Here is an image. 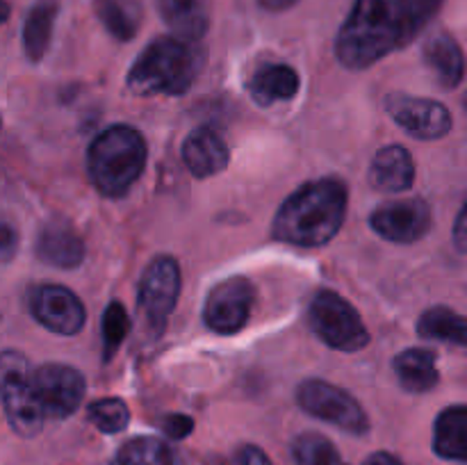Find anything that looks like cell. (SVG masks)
Wrapping results in <instances>:
<instances>
[{
    "label": "cell",
    "mask_w": 467,
    "mask_h": 465,
    "mask_svg": "<svg viewBox=\"0 0 467 465\" xmlns=\"http://www.w3.org/2000/svg\"><path fill=\"white\" fill-rule=\"evenodd\" d=\"M369 226L383 240L410 244L422 240L431 228V208L422 199H401L381 205L369 217Z\"/></svg>",
    "instance_id": "12"
},
{
    "label": "cell",
    "mask_w": 467,
    "mask_h": 465,
    "mask_svg": "<svg viewBox=\"0 0 467 465\" xmlns=\"http://www.w3.org/2000/svg\"><path fill=\"white\" fill-rule=\"evenodd\" d=\"M16 244H18L16 231H14L9 223H3V244H0V251H3L5 263H9V260H12L14 251H16Z\"/></svg>",
    "instance_id": "32"
},
{
    "label": "cell",
    "mask_w": 467,
    "mask_h": 465,
    "mask_svg": "<svg viewBox=\"0 0 467 465\" xmlns=\"http://www.w3.org/2000/svg\"><path fill=\"white\" fill-rule=\"evenodd\" d=\"M418 333L424 340H438L467 351V319L445 305L424 310L418 322Z\"/></svg>",
    "instance_id": "22"
},
{
    "label": "cell",
    "mask_w": 467,
    "mask_h": 465,
    "mask_svg": "<svg viewBox=\"0 0 467 465\" xmlns=\"http://www.w3.org/2000/svg\"><path fill=\"white\" fill-rule=\"evenodd\" d=\"M228 146L217 130L196 128L182 141V160L196 178H210L228 167Z\"/></svg>",
    "instance_id": "14"
},
{
    "label": "cell",
    "mask_w": 467,
    "mask_h": 465,
    "mask_svg": "<svg viewBox=\"0 0 467 465\" xmlns=\"http://www.w3.org/2000/svg\"><path fill=\"white\" fill-rule=\"evenodd\" d=\"M119 465H178V456L158 438H135L119 451Z\"/></svg>",
    "instance_id": "25"
},
{
    "label": "cell",
    "mask_w": 467,
    "mask_h": 465,
    "mask_svg": "<svg viewBox=\"0 0 467 465\" xmlns=\"http://www.w3.org/2000/svg\"><path fill=\"white\" fill-rule=\"evenodd\" d=\"M57 12V0H39L27 14L26 26H23V48H26V55L32 62H39L46 50H48Z\"/></svg>",
    "instance_id": "24"
},
{
    "label": "cell",
    "mask_w": 467,
    "mask_h": 465,
    "mask_svg": "<svg viewBox=\"0 0 467 465\" xmlns=\"http://www.w3.org/2000/svg\"><path fill=\"white\" fill-rule=\"evenodd\" d=\"M299 91V73L287 64H267L260 67L249 80V94L258 105H274L292 100Z\"/></svg>",
    "instance_id": "18"
},
{
    "label": "cell",
    "mask_w": 467,
    "mask_h": 465,
    "mask_svg": "<svg viewBox=\"0 0 467 465\" xmlns=\"http://www.w3.org/2000/svg\"><path fill=\"white\" fill-rule=\"evenodd\" d=\"M3 408L9 427L23 438H32L41 431L46 410L35 390L27 363L16 351H5L3 360Z\"/></svg>",
    "instance_id": "6"
},
{
    "label": "cell",
    "mask_w": 467,
    "mask_h": 465,
    "mask_svg": "<svg viewBox=\"0 0 467 465\" xmlns=\"http://www.w3.org/2000/svg\"><path fill=\"white\" fill-rule=\"evenodd\" d=\"M433 451L442 459L467 463V406H450L436 418Z\"/></svg>",
    "instance_id": "20"
},
{
    "label": "cell",
    "mask_w": 467,
    "mask_h": 465,
    "mask_svg": "<svg viewBox=\"0 0 467 465\" xmlns=\"http://www.w3.org/2000/svg\"><path fill=\"white\" fill-rule=\"evenodd\" d=\"M30 308L36 322L57 336H76L85 326V305L64 285H41L30 294Z\"/></svg>",
    "instance_id": "13"
},
{
    "label": "cell",
    "mask_w": 467,
    "mask_h": 465,
    "mask_svg": "<svg viewBox=\"0 0 467 465\" xmlns=\"http://www.w3.org/2000/svg\"><path fill=\"white\" fill-rule=\"evenodd\" d=\"M240 465H272V460L260 447L246 445L240 451Z\"/></svg>",
    "instance_id": "31"
},
{
    "label": "cell",
    "mask_w": 467,
    "mask_h": 465,
    "mask_svg": "<svg viewBox=\"0 0 467 465\" xmlns=\"http://www.w3.org/2000/svg\"><path fill=\"white\" fill-rule=\"evenodd\" d=\"M89 419L99 431L103 433H121L130 422V410L117 397L99 399L89 406Z\"/></svg>",
    "instance_id": "27"
},
{
    "label": "cell",
    "mask_w": 467,
    "mask_h": 465,
    "mask_svg": "<svg viewBox=\"0 0 467 465\" xmlns=\"http://www.w3.org/2000/svg\"><path fill=\"white\" fill-rule=\"evenodd\" d=\"M254 301L255 287L251 281L242 276L222 281L210 290L208 299H205V324L222 336H233V333L242 331L244 324L249 322Z\"/></svg>",
    "instance_id": "9"
},
{
    "label": "cell",
    "mask_w": 467,
    "mask_h": 465,
    "mask_svg": "<svg viewBox=\"0 0 467 465\" xmlns=\"http://www.w3.org/2000/svg\"><path fill=\"white\" fill-rule=\"evenodd\" d=\"M386 109L397 126L418 140H441L451 130V114L442 103L431 98H420L409 94H390Z\"/></svg>",
    "instance_id": "11"
},
{
    "label": "cell",
    "mask_w": 467,
    "mask_h": 465,
    "mask_svg": "<svg viewBox=\"0 0 467 465\" xmlns=\"http://www.w3.org/2000/svg\"><path fill=\"white\" fill-rule=\"evenodd\" d=\"M162 429L169 438H173V440H182V438L190 436L192 429H194V419L181 413H171L162 419Z\"/></svg>",
    "instance_id": "29"
},
{
    "label": "cell",
    "mask_w": 467,
    "mask_h": 465,
    "mask_svg": "<svg viewBox=\"0 0 467 465\" xmlns=\"http://www.w3.org/2000/svg\"><path fill=\"white\" fill-rule=\"evenodd\" d=\"M369 181L379 191H388V194L410 190L415 182L413 155L400 144L386 146L374 155L372 167H369Z\"/></svg>",
    "instance_id": "16"
},
{
    "label": "cell",
    "mask_w": 467,
    "mask_h": 465,
    "mask_svg": "<svg viewBox=\"0 0 467 465\" xmlns=\"http://www.w3.org/2000/svg\"><path fill=\"white\" fill-rule=\"evenodd\" d=\"M310 328L315 336L337 351H360L368 346L369 333L358 310L331 290H319L308 305Z\"/></svg>",
    "instance_id": "5"
},
{
    "label": "cell",
    "mask_w": 467,
    "mask_h": 465,
    "mask_svg": "<svg viewBox=\"0 0 467 465\" xmlns=\"http://www.w3.org/2000/svg\"><path fill=\"white\" fill-rule=\"evenodd\" d=\"M424 62H427L429 68L436 73L438 82H441L445 89H451V87H456L463 80V50H461L459 41H456L454 36L447 35V32L433 35L431 39L424 44Z\"/></svg>",
    "instance_id": "19"
},
{
    "label": "cell",
    "mask_w": 467,
    "mask_h": 465,
    "mask_svg": "<svg viewBox=\"0 0 467 465\" xmlns=\"http://www.w3.org/2000/svg\"><path fill=\"white\" fill-rule=\"evenodd\" d=\"M35 249L41 263L59 269L78 267L85 258V244H82L80 235L62 219H53L41 228Z\"/></svg>",
    "instance_id": "15"
},
{
    "label": "cell",
    "mask_w": 467,
    "mask_h": 465,
    "mask_svg": "<svg viewBox=\"0 0 467 465\" xmlns=\"http://www.w3.org/2000/svg\"><path fill=\"white\" fill-rule=\"evenodd\" d=\"M32 381H35V390L44 406L46 418H68L76 413L85 397V377L68 365H41L32 374Z\"/></svg>",
    "instance_id": "10"
},
{
    "label": "cell",
    "mask_w": 467,
    "mask_h": 465,
    "mask_svg": "<svg viewBox=\"0 0 467 465\" xmlns=\"http://www.w3.org/2000/svg\"><path fill=\"white\" fill-rule=\"evenodd\" d=\"M363 465H404L400 459H395L392 454H386V451H377V454L369 456Z\"/></svg>",
    "instance_id": "34"
},
{
    "label": "cell",
    "mask_w": 467,
    "mask_h": 465,
    "mask_svg": "<svg viewBox=\"0 0 467 465\" xmlns=\"http://www.w3.org/2000/svg\"><path fill=\"white\" fill-rule=\"evenodd\" d=\"M296 401L306 413L324 419V422H331L333 427L342 429V431H349L354 436H363L369 431V419L363 406L349 392L333 386V383L308 378L296 390Z\"/></svg>",
    "instance_id": "7"
},
{
    "label": "cell",
    "mask_w": 467,
    "mask_h": 465,
    "mask_svg": "<svg viewBox=\"0 0 467 465\" xmlns=\"http://www.w3.org/2000/svg\"><path fill=\"white\" fill-rule=\"evenodd\" d=\"M349 194L340 178H319L292 191L272 223L278 242L322 246L337 235L347 217Z\"/></svg>",
    "instance_id": "2"
},
{
    "label": "cell",
    "mask_w": 467,
    "mask_h": 465,
    "mask_svg": "<svg viewBox=\"0 0 467 465\" xmlns=\"http://www.w3.org/2000/svg\"><path fill=\"white\" fill-rule=\"evenodd\" d=\"M181 294V267L171 255H158L140 283V310L155 333H162Z\"/></svg>",
    "instance_id": "8"
},
{
    "label": "cell",
    "mask_w": 467,
    "mask_h": 465,
    "mask_svg": "<svg viewBox=\"0 0 467 465\" xmlns=\"http://www.w3.org/2000/svg\"><path fill=\"white\" fill-rule=\"evenodd\" d=\"M203 67V53L196 41L181 36H158L132 64L126 82L135 94H185Z\"/></svg>",
    "instance_id": "3"
},
{
    "label": "cell",
    "mask_w": 467,
    "mask_h": 465,
    "mask_svg": "<svg viewBox=\"0 0 467 465\" xmlns=\"http://www.w3.org/2000/svg\"><path fill=\"white\" fill-rule=\"evenodd\" d=\"M146 141L130 126H112L100 132L87 150V169L96 190L108 199L128 194L146 167Z\"/></svg>",
    "instance_id": "4"
},
{
    "label": "cell",
    "mask_w": 467,
    "mask_h": 465,
    "mask_svg": "<svg viewBox=\"0 0 467 465\" xmlns=\"http://www.w3.org/2000/svg\"><path fill=\"white\" fill-rule=\"evenodd\" d=\"M465 108H467V98H465Z\"/></svg>",
    "instance_id": "35"
},
{
    "label": "cell",
    "mask_w": 467,
    "mask_h": 465,
    "mask_svg": "<svg viewBox=\"0 0 467 465\" xmlns=\"http://www.w3.org/2000/svg\"><path fill=\"white\" fill-rule=\"evenodd\" d=\"M160 14L181 39L199 41L210 27V0H158Z\"/></svg>",
    "instance_id": "17"
},
{
    "label": "cell",
    "mask_w": 467,
    "mask_h": 465,
    "mask_svg": "<svg viewBox=\"0 0 467 465\" xmlns=\"http://www.w3.org/2000/svg\"><path fill=\"white\" fill-rule=\"evenodd\" d=\"M94 9L99 21L114 39L130 41L140 32L144 18L140 0H96Z\"/></svg>",
    "instance_id": "23"
},
{
    "label": "cell",
    "mask_w": 467,
    "mask_h": 465,
    "mask_svg": "<svg viewBox=\"0 0 467 465\" xmlns=\"http://www.w3.org/2000/svg\"><path fill=\"white\" fill-rule=\"evenodd\" d=\"M260 7L267 9V12H285L292 5H296L299 0H258Z\"/></svg>",
    "instance_id": "33"
},
{
    "label": "cell",
    "mask_w": 467,
    "mask_h": 465,
    "mask_svg": "<svg viewBox=\"0 0 467 465\" xmlns=\"http://www.w3.org/2000/svg\"><path fill=\"white\" fill-rule=\"evenodd\" d=\"M292 456L296 465H347L336 445L319 433H301L292 445Z\"/></svg>",
    "instance_id": "26"
},
{
    "label": "cell",
    "mask_w": 467,
    "mask_h": 465,
    "mask_svg": "<svg viewBox=\"0 0 467 465\" xmlns=\"http://www.w3.org/2000/svg\"><path fill=\"white\" fill-rule=\"evenodd\" d=\"M395 372L404 390L429 392L441 381V372L436 367V356L429 349H406L395 358Z\"/></svg>",
    "instance_id": "21"
},
{
    "label": "cell",
    "mask_w": 467,
    "mask_h": 465,
    "mask_svg": "<svg viewBox=\"0 0 467 465\" xmlns=\"http://www.w3.org/2000/svg\"><path fill=\"white\" fill-rule=\"evenodd\" d=\"M420 27L413 16V0H356L336 41L342 67L369 68L415 41Z\"/></svg>",
    "instance_id": "1"
},
{
    "label": "cell",
    "mask_w": 467,
    "mask_h": 465,
    "mask_svg": "<svg viewBox=\"0 0 467 465\" xmlns=\"http://www.w3.org/2000/svg\"><path fill=\"white\" fill-rule=\"evenodd\" d=\"M130 331V319H128L126 308H123L119 301H112V304L105 308L103 315V358L109 360L117 349L121 346L123 337Z\"/></svg>",
    "instance_id": "28"
},
{
    "label": "cell",
    "mask_w": 467,
    "mask_h": 465,
    "mask_svg": "<svg viewBox=\"0 0 467 465\" xmlns=\"http://www.w3.org/2000/svg\"><path fill=\"white\" fill-rule=\"evenodd\" d=\"M454 246L456 251H461V253H467V201L463 208H461L459 217H456V223H454Z\"/></svg>",
    "instance_id": "30"
}]
</instances>
